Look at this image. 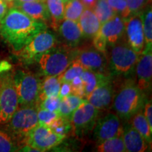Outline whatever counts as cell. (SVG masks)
<instances>
[{
    "label": "cell",
    "instance_id": "2e32d148",
    "mask_svg": "<svg viewBox=\"0 0 152 152\" xmlns=\"http://www.w3.org/2000/svg\"><path fill=\"white\" fill-rule=\"evenodd\" d=\"M114 89L111 80L102 83L86 96L87 102L100 110L108 109L113 102Z\"/></svg>",
    "mask_w": 152,
    "mask_h": 152
},
{
    "label": "cell",
    "instance_id": "e575fe53",
    "mask_svg": "<svg viewBox=\"0 0 152 152\" xmlns=\"http://www.w3.org/2000/svg\"><path fill=\"white\" fill-rule=\"evenodd\" d=\"M62 99L60 96H50L38 102L37 107L51 111H58Z\"/></svg>",
    "mask_w": 152,
    "mask_h": 152
},
{
    "label": "cell",
    "instance_id": "f35d334b",
    "mask_svg": "<svg viewBox=\"0 0 152 152\" xmlns=\"http://www.w3.org/2000/svg\"><path fill=\"white\" fill-rule=\"evenodd\" d=\"M73 94L72 92V87L71 83H61L60 87L59 94H58V96H60L61 99L65 98L66 96H68V95Z\"/></svg>",
    "mask_w": 152,
    "mask_h": 152
},
{
    "label": "cell",
    "instance_id": "9c48e42d",
    "mask_svg": "<svg viewBox=\"0 0 152 152\" xmlns=\"http://www.w3.org/2000/svg\"><path fill=\"white\" fill-rule=\"evenodd\" d=\"M65 138L57 134L50 127L38 124L25 138L26 145L37 151H47L56 147Z\"/></svg>",
    "mask_w": 152,
    "mask_h": 152
},
{
    "label": "cell",
    "instance_id": "44dd1931",
    "mask_svg": "<svg viewBox=\"0 0 152 152\" xmlns=\"http://www.w3.org/2000/svg\"><path fill=\"white\" fill-rule=\"evenodd\" d=\"M80 77L84 85L85 97L102 83L111 80L109 75H106L104 73L90 70H85Z\"/></svg>",
    "mask_w": 152,
    "mask_h": 152
},
{
    "label": "cell",
    "instance_id": "7a4b0ae2",
    "mask_svg": "<svg viewBox=\"0 0 152 152\" xmlns=\"http://www.w3.org/2000/svg\"><path fill=\"white\" fill-rule=\"evenodd\" d=\"M145 102V93L134 82H128L114 96L113 107L120 118L128 121L143 109Z\"/></svg>",
    "mask_w": 152,
    "mask_h": 152
},
{
    "label": "cell",
    "instance_id": "7bdbcfd3",
    "mask_svg": "<svg viewBox=\"0 0 152 152\" xmlns=\"http://www.w3.org/2000/svg\"><path fill=\"white\" fill-rule=\"evenodd\" d=\"M5 2L7 3V4L9 5V8H12L14 7V0H3Z\"/></svg>",
    "mask_w": 152,
    "mask_h": 152
},
{
    "label": "cell",
    "instance_id": "8d00e7d4",
    "mask_svg": "<svg viewBox=\"0 0 152 152\" xmlns=\"http://www.w3.org/2000/svg\"><path fill=\"white\" fill-rule=\"evenodd\" d=\"M72 87V92L73 94L77 95L83 98L85 96L84 91V85H83V80H82L80 76H77L74 78L71 83Z\"/></svg>",
    "mask_w": 152,
    "mask_h": 152
},
{
    "label": "cell",
    "instance_id": "ab89813d",
    "mask_svg": "<svg viewBox=\"0 0 152 152\" xmlns=\"http://www.w3.org/2000/svg\"><path fill=\"white\" fill-rule=\"evenodd\" d=\"M9 9V5L3 0H0V21L5 16Z\"/></svg>",
    "mask_w": 152,
    "mask_h": 152
},
{
    "label": "cell",
    "instance_id": "ac0fdd59",
    "mask_svg": "<svg viewBox=\"0 0 152 152\" xmlns=\"http://www.w3.org/2000/svg\"><path fill=\"white\" fill-rule=\"evenodd\" d=\"M28 15L34 20L42 21L45 23L51 21L50 15L45 1H35L28 2H14V7Z\"/></svg>",
    "mask_w": 152,
    "mask_h": 152
},
{
    "label": "cell",
    "instance_id": "836d02e7",
    "mask_svg": "<svg viewBox=\"0 0 152 152\" xmlns=\"http://www.w3.org/2000/svg\"><path fill=\"white\" fill-rule=\"evenodd\" d=\"M51 128L57 134H60L65 137V135L71 130V126L70 124V121H68L61 116L58 118L56 121H54L50 125Z\"/></svg>",
    "mask_w": 152,
    "mask_h": 152
},
{
    "label": "cell",
    "instance_id": "3957f363",
    "mask_svg": "<svg viewBox=\"0 0 152 152\" xmlns=\"http://www.w3.org/2000/svg\"><path fill=\"white\" fill-rule=\"evenodd\" d=\"M109 54V68L113 75L128 77L135 71L140 58L137 53L128 44L115 43L112 45Z\"/></svg>",
    "mask_w": 152,
    "mask_h": 152
},
{
    "label": "cell",
    "instance_id": "484cf974",
    "mask_svg": "<svg viewBox=\"0 0 152 152\" xmlns=\"http://www.w3.org/2000/svg\"><path fill=\"white\" fill-rule=\"evenodd\" d=\"M142 22L145 47H152V9L151 4L140 13Z\"/></svg>",
    "mask_w": 152,
    "mask_h": 152
},
{
    "label": "cell",
    "instance_id": "603a6c76",
    "mask_svg": "<svg viewBox=\"0 0 152 152\" xmlns=\"http://www.w3.org/2000/svg\"><path fill=\"white\" fill-rule=\"evenodd\" d=\"M61 85V83L58 76H46V78L42 82L38 102L47 97L58 96Z\"/></svg>",
    "mask_w": 152,
    "mask_h": 152
},
{
    "label": "cell",
    "instance_id": "83f0119b",
    "mask_svg": "<svg viewBox=\"0 0 152 152\" xmlns=\"http://www.w3.org/2000/svg\"><path fill=\"white\" fill-rule=\"evenodd\" d=\"M64 18L77 22L85 9L80 0H68L65 3Z\"/></svg>",
    "mask_w": 152,
    "mask_h": 152
},
{
    "label": "cell",
    "instance_id": "d590c367",
    "mask_svg": "<svg viewBox=\"0 0 152 152\" xmlns=\"http://www.w3.org/2000/svg\"><path fill=\"white\" fill-rule=\"evenodd\" d=\"M130 16L137 14L151 3V0H125Z\"/></svg>",
    "mask_w": 152,
    "mask_h": 152
},
{
    "label": "cell",
    "instance_id": "4dcf8cb0",
    "mask_svg": "<svg viewBox=\"0 0 152 152\" xmlns=\"http://www.w3.org/2000/svg\"><path fill=\"white\" fill-rule=\"evenodd\" d=\"M18 149L13 137L5 131L0 130V152H12Z\"/></svg>",
    "mask_w": 152,
    "mask_h": 152
},
{
    "label": "cell",
    "instance_id": "7c38bea8",
    "mask_svg": "<svg viewBox=\"0 0 152 152\" xmlns=\"http://www.w3.org/2000/svg\"><path fill=\"white\" fill-rule=\"evenodd\" d=\"M94 129V137L98 142L122 134L123 127L117 114L109 113L97 119Z\"/></svg>",
    "mask_w": 152,
    "mask_h": 152
},
{
    "label": "cell",
    "instance_id": "cb8c5ba5",
    "mask_svg": "<svg viewBox=\"0 0 152 152\" xmlns=\"http://www.w3.org/2000/svg\"><path fill=\"white\" fill-rule=\"evenodd\" d=\"M130 125L140 133L146 140L148 144H151L152 130L150 128L147 119L144 117L143 112L138 111L130 118Z\"/></svg>",
    "mask_w": 152,
    "mask_h": 152
},
{
    "label": "cell",
    "instance_id": "7402d4cb",
    "mask_svg": "<svg viewBox=\"0 0 152 152\" xmlns=\"http://www.w3.org/2000/svg\"><path fill=\"white\" fill-rule=\"evenodd\" d=\"M85 100L77 95L71 94L62 99L58 112L64 118L70 121L72 113L77 109Z\"/></svg>",
    "mask_w": 152,
    "mask_h": 152
},
{
    "label": "cell",
    "instance_id": "277c9868",
    "mask_svg": "<svg viewBox=\"0 0 152 152\" xmlns=\"http://www.w3.org/2000/svg\"><path fill=\"white\" fill-rule=\"evenodd\" d=\"M76 51L52 48L38 58L41 72L45 76H58L67 69L75 59Z\"/></svg>",
    "mask_w": 152,
    "mask_h": 152
},
{
    "label": "cell",
    "instance_id": "5bb4252c",
    "mask_svg": "<svg viewBox=\"0 0 152 152\" xmlns=\"http://www.w3.org/2000/svg\"><path fill=\"white\" fill-rule=\"evenodd\" d=\"M152 47H144L137 63L135 71L139 88L143 92L149 91L152 79Z\"/></svg>",
    "mask_w": 152,
    "mask_h": 152
},
{
    "label": "cell",
    "instance_id": "4316f807",
    "mask_svg": "<svg viewBox=\"0 0 152 152\" xmlns=\"http://www.w3.org/2000/svg\"><path fill=\"white\" fill-rule=\"evenodd\" d=\"M99 152H125L122 134L98 142L96 147Z\"/></svg>",
    "mask_w": 152,
    "mask_h": 152
},
{
    "label": "cell",
    "instance_id": "d6986e66",
    "mask_svg": "<svg viewBox=\"0 0 152 152\" xmlns=\"http://www.w3.org/2000/svg\"><path fill=\"white\" fill-rule=\"evenodd\" d=\"M57 30H58L61 37L71 47H77L80 43L83 37L78 23L74 20L64 19Z\"/></svg>",
    "mask_w": 152,
    "mask_h": 152
},
{
    "label": "cell",
    "instance_id": "ba28073f",
    "mask_svg": "<svg viewBox=\"0 0 152 152\" xmlns=\"http://www.w3.org/2000/svg\"><path fill=\"white\" fill-rule=\"evenodd\" d=\"M56 37L53 33L47 29L38 33L19 51L20 60L26 64L37 62L42 54L54 47Z\"/></svg>",
    "mask_w": 152,
    "mask_h": 152
},
{
    "label": "cell",
    "instance_id": "f1b7e54d",
    "mask_svg": "<svg viewBox=\"0 0 152 152\" xmlns=\"http://www.w3.org/2000/svg\"><path fill=\"white\" fill-rule=\"evenodd\" d=\"M92 10L101 24L108 21L116 15L108 4L107 0H97Z\"/></svg>",
    "mask_w": 152,
    "mask_h": 152
},
{
    "label": "cell",
    "instance_id": "4fadbf2b",
    "mask_svg": "<svg viewBox=\"0 0 152 152\" xmlns=\"http://www.w3.org/2000/svg\"><path fill=\"white\" fill-rule=\"evenodd\" d=\"M125 34L129 46L141 54L145 47V42L140 13L125 19Z\"/></svg>",
    "mask_w": 152,
    "mask_h": 152
},
{
    "label": "cell",
    "instance_id": "1f68e13d",
    "mask_svg": "<svg viewBox=\"0 0 152 152\" xmlns=\"http://www.w3.org/2000/svg\"><path fill=\"white\" fill-rule=\"evenodd\" d=\"M37 109L39 124L45 125L49 127L54 121L61 116L58 111H51L38 107H37Z\"/></svg>",
    "mask_w": 152,
    "mask_h": 152
},
{
    "label": "cell",
    "instance_id": "ee69618b",
    "mask_svg": "<svg viewBox=\"0 0 152 152\" xmlns=\"http://www.w3.org/2000/svg\"><path fill=\"white\" fill-rule=\"evenodd\" d=\"M68 1V0H63V1H64V3H66V1Z\"/></svg>",
    "mask_w": 152,
    "mask_h": 152
},
{
    "label": "cell",
    "instance_id": "30bf717a",
    "mask_svg": "<svg viewBox=\"0 0 152 152\" xmlns=\"http://www.w3.org/2000/svg\"><path fill=\"white\" fill-rule=\"evenodd\" d=\"M99 113V110L86 100L72 113L70 124L74 134L83 136L93 130Z\"/></svg>",
    "mask_w": 152,
    "mask_h": 152
},
{
    "label": "cell",
    "instance_id": "52a82bcc",
    "mask_svg": "<svg viewBox=\"0 0 152 152\" xmlns=\"http://www.w3.org/2000/svg\"><path fill=\"white\" fill-rule=\"evenodd\" d=\"M18 108L14 75L5 73L0 77V125L7 124Z\"/></svg>",
    "mask_w": 152,
    "mask_h": 152
},
{
    "label": "cell",
    "instance_id": "5b68a950",
    "mask_svg": "<svg viewBox=\"0 0 152 152\" xmlns=\"http://www.w3.org/2000/svg\"><path fill=\"white\" fill-rule=\"evenodd\" d=\"M14 80L18 106H37L41 90L40 80L33 73L19 70L14 75Z\"/></svg>",
    "mask_w": 152,
    "mask_h": 152
},
{
    "label": "cell",
    "instance_id": "e0dca14e",
    "mask_svg": "<svg viewBox=\"0 0 152 152\" xmlns=\"http://www.w3.org/2000/svg\"><path fill=\"white\" fill-rule=\"evenodd\" d=\"M122 136L126 151L144 152L148 149L149 144L130 123L123 128Z\"/></svg>",
    "mask_w": 152,
    "mask_h": 152
},
{
    "label": "cell",
    "instance_id": "ffe728a7",
    "mask_svg": "<svg viewBox=\"0 0 152 152\" xmlns=\"http://www.w3.org/2000/svg\"><path fill=\"white\" fill-rule=\"evenodd\" d=\"M77 23L83 37L88 39L94 37L102 26L94 11L90 9H84Z\"/></svg>",
    "mask_w": 152,
    "mask_h": 152
},
{
    "label": "cell",
    "instance_id": "d6a6232c",
    "mask_svg": "<svg viewBox=\"0 0 152 152\" xmlns=\"http://www.w3.org/2000/svg\"><path fill=\"white\" fill-rule=\"evenodd\" d=\"M107 2L116 15L124 19L130 16L125 0H107Z\"/></svg>",
    "mask_w": 152,
    "mask_h": 152
},
{
    "label": "cell",
    "instance_id": "d4e9b609",
    "mask_svg": "<svg viewBox=\"0 0 152 152\" xmlns=\"http://www.w3.org/2000/svg\"><path fill=\"white\" fill-rule=\"evenodd\" d=\"M53 28L57 30L61 22L64 20L65 3L63 0H45Z\"/></svg>",
    "mask_w": 152,
    "mask_h": 152
},
{
    "label": "cell",
    "instance_id": "8992f818",
    "mask_svg": "<svg viewBox=\"0 0 152 152\" xmlns=\"http://www.w3.org/2000/svg\"><path fill=\"white\" fill-rule=\"evenodd\" d=\"M7 124L11 136L25 140L28 133L39 124L37 106H18Z\"/></svg>",
    "mask_w": 152,
    "mask_h": 152
},
{
    "label": "cell",
    "instance_id": "f546056e",
    "mask_svg": "<svg viewBox=\"0 0 152 152\" xmlns=\"http://www.w3.org/2000/svg\"><path fill=\"white\" fill-rule=\"evenodd\" d=\"M84 71L85 69L80 65L79 63H77L75 60H73L67 69L64 72H63L60 75H58V77H59L61 83H71V81L75 77H77V76H81Z\"/></svg>",
    "mask_w": 152,
    "mask_h": 152
},
{
    "label": "cell",
    "instance_id": "8fae6325",
    "mask_svg": "<svg viewBox=\"0 0 152 152\" xmlns=\"http://www.w3.org/2000/svg\"><path fill=\"white\" fill-rule=\"evenodd\" d=\"M85 70L104 73L108 67L105 53L94 47L84 49L76 52L75 59Z\"/></svg>",
    "mask_w": 152,
    "mask_h": 152
},
{
    "label": "cell",
    "instance_id": "b9f144b4",
    "mask_svg": "<svg viewBox=\"0 0 152 152\" xmlns=\"http://www.w3.org/2000/svg\"><path fill=\"white\" fill-rule=\"evenodd\" d=\"M45 1V0H14V2L22 3V2H28V1Z\"/></svg>",
    "mask_w": 152,
    "mask_h": 152
},
{
    "label": "cell",
    "instance_id": "60d3db41",
    "mask_svg": "<svg viewBox=\"0 0 152 152\" xmlns=\"http://www.w3.org/2000/svg\"><path fill=\"white\" fill-rule=\"evenodd\" d=\"M85 9H93L97 0H80Z\"/></svg>",
    "mask_w": 152,
    "mask_h": 152
},
{
    "label": "cell",
    "instance_id": "9a60e30c",
    "mask_svg": "<svg viewBox=\"0 0 152 152\" xmlns=\"http://www.w3.org/2000/svg\"><path fill=\"white\" fill-rule=\"evenodd\" d=\"M125 34V19L115 15L113 18L102 24L96 33L105 42L108 47L118 42Z\"/></svg>",
    "mask_w": 152,
    "mask_h": 152
},
{
    "label": "cell",
    "instance_id": "74e56055",
    "mask_svg": "<svg viewBox=\"0 0 152 152\" xmlns=\"http://www.w3.org/2000/svg\"><path fill=\"white\" fill-rule=\"evenodd\" d=\"M144 117L147 119L148 123H149L150 128L152 130V104H151V101H147L144 104Z\"/></svg>",
    "mask_w": 152,
    "mask_h": 152
},
{
    "label": "cell",
    "instance_id": "6da1fadb",
    "mask_svg": "<svg viewBox=\"0 0 152 152\" xmlns=\"http://www.w3.org/2000/svg\"><path fill=\"white\" fill-rule=\"evenodd\" d=\"M45 29L46 23L34 20L15 7L9 9L0 21V34L17 52Z\"/></svg>",
    "mask_w": 152,
    "mask_h": 152
}]
</instances>
